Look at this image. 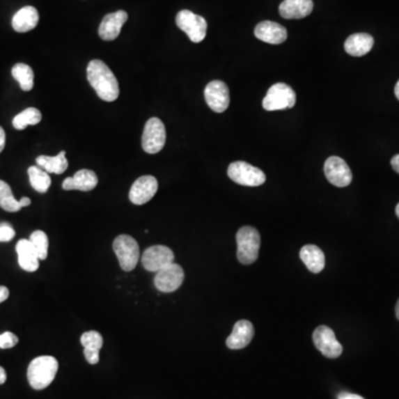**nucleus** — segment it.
<instances>
[{"instance_id":"11","label":"nucleus","mask_w":399,"mask_h":399,"mask_svg":"<svg viewBox=\"0 0 399 399\" xmlns=\"http://www.w3.org/2000/svg\"><path fill=\"white\" fill-rule=\"evenodd\" d=\"M324 173L326 179L337 187H347L353 180L350 166L340 157H331L325 161Z\"/></svg>"},{"instance_id":"6","label":"nucleus","mask_w":399,"mask_h":399,"mask_svg":"<svg viewBox=\"0 0 399 399\" xmlns=\"http://www.w3.org/2000/svg\"><path fill=\"white\" fill-rule=\"evenodd\" d=\"M295 91L285 84H275L269 88L263 99V108L266 111L285 110L295 106Z\"/></svg>"},{"instance_id":"12","label":"nucleus","mask_w":399,"mask_h":399,"mask_svg":"<svg viewBox=\"0 0 399 399\" xmlns=\"http://www.w3.org/2000/svg\"><path fill=\"white\" fill-rule=\"evenodd\" d=\"M141 261L147 271L159 272L174 263V253L164 245H155L144 251Z\"/></svg>"},{"instance_id":"13","label":"nucleus","mask_w":399,"mask_h":399,"mask_svg":"<svg viewBox=\"0 0 399 399\" xmlns=\"http://www.w3.org/2000/svg\"><path fill=\"white\" fill-rule=\"evenodd\" d=\"M204 98L208 106L217 114H222L230 106V91L226 82L213 80L204 90Z\"/></svg>"},{"instance_id":"9","label":"nucleus","mask_w":399,"mask_h":399,"mask_svg":"<svg viewBox=\"0 0 399 399\" xmlns=\"http://www.w3.org/2000/svg\"><path fill=\"white\" fill-rule=\"evenodd\" d=\"M313 342L315 347L327 359H337L343 353V346L337 341L333 329L327 326H318L313 333Z\"/></svg>"},{"instance_id":"38","label":"nucleus","mask_w":399,"mask_h":399,"mask_svg":"<svg viewBox=\"0 0 399 399\" xmlns=\"http://www.w3.org/2000/svg\"><path fill=\"white\" fill-rule=\"evenodd\" d=\"M20 207L22 208H26V207H29L30 204H31V200H30L29 198H20Z\"/></svg>"},{"instance_id":"30","label":"nucleus","mask_w":399,"mask_h":399,"mask_svg":"<svg viewBox=\"0 0 399 399\" xmlns=\"http://www.w3.org/2000/svg\"><path fill=\"white\" fill-rule=\"evenodd\" d=\"M29 241L35 247L36 252L38 254L39 260L44 261L48 256V249H49V241L48 237L44 231L37 230L30 235Z\"/></svg>"},{"instance_id":"37","label":"nucleus","mask_w":399,"mask_h":399,"mask_svg":"<svg viewBox=\"0 0 399 399\" xmlns=\"http://www.w3.org/2000/svg\"><path fill=\"white\" fill-rule=\"evenodd\" d=\"M6 380H7V373L3 367L0 366V385L5 384Z\"/></svg>"},{"instance_id":"4","label":"nucleus","mask_w":399,"mask_h":399,"mask_svg":"<svg viewBox=\"0 0 399 399\" xmlns=\"http://www.w3.org/2000/svg\"><path fill=\"white\" fill-rule=\"evenodd\" d=\"M114 251L123 271L131 272L136 269L140 260V249L136 240L125 234L119 235L114 239Z\"/></svg>"},{"instance_id":"24","label":"nucleus","mask_w":399,"mask_h":399,"mask_svg":"<svg viewBox=\"0 0 399 399\" xmlns=\"http://www.w3.org/2000/svg\"><path fill=\"white\" fill-rule=\"evenodd\" d=\"M299 256L307 269L314 274H318L325 267V256H324L323 251L316 245H305L302 247Z\"/></svg>"},{"instance_id":"2","label":"nucleus","mask_w":399,"mask_h":399,"mask_svg":"<svg viewBox=\"0 0 399 399\" xmlns=\"http://www.w3.org/2000/svg\"><path fill=\"white\" fill-rule=\"evenodd\" d=\"M59 364L52 356H39L28 366L27 378L30 386L36 391L47 389L54 382Z\"/></svg>"},{"instance_id":"25","label":"nucleus","mask_w":399,"mask_h":399,"mask_svg":"<svg viewBox=\"0 0 399 399\" xmlns=\"http://www.w3.org/2000/svg\"><path fill=\"white\" fill-rule=\"evenodd\" d=\"M36 162L39 166L44 169L48 173L63 174L68 169L69 163L65 158V151H60L59 155L56 157H48V155H40L36 159Z\"/></svg>"},{"instance_id":"23","label":"nucleus","mask_w":399,"mask_h":399,"mask_svg":"<svg viewBox=\"0 0 399 399\" xmlns=\"http://www.w3.org/2000/svg\"><path fill=\"white\" fill-rule=\"evenodd\" d=\"M374 38L368 33H354L346 39L345 52L353 57H361L372 50Z\"/></svg>"},{"instance_id":"27","label":"nucleus","mask_w":399,"mask_h":399,"mask_svg":"<svg viewBox=\"0 0 399 399\" xmlns=\"http://www.w3.org/2000/svg\"><path fill=\"white\" fill-rule=\"evenodd\" d=\"M28 175H29L30 185L37 192L46 193L47 191L49 190L52 179H50L48 172L41 170L37 166H30L28 169Z\"/></svg>"},{"instance_id":"19","label":"nucleus","mask_w":399,"mask_h":399,"mask_svg":"<svg viewBox=\"0 0 399 399\" xmlns=\"http://www.w3.org/2000/svg\"><path fill=\"white\" fill-rule=\"evenodd\" d=\"M17 256H18V263L24 271L33 272L39 269L38 254L36 252L35 247L31 244L29 240L22 239L18 241L16 245Z\"/></svg>"},{"instance_id":"35","label":"nucleus","mask_w":399,"mask_h":399,"mask_svg":"<svg viewBox=\"0 0 399 399\" xmlns=\"http://www.w3.org/2000/svg\"><path fill=\"white\" fill-rule=\"evenodd\" d=\"M6 144V133L3 127H0V153L3 152Z\"/></svg>"},{"instance_id":"26","label":"nucleus","mask_w":399,"mask_h":399,"mask_svg":"<svg viewBox=\"0 0 399 399\" xmlns=\"http://www.w3.org/2000/svg\"><path fill=\"white\" fill-rule=\"evenodd\" d=\"M11 74L17 81L19 82L20 88L24 91H30L33 88L35 75L30 65L26 63H17L13 67Z\"/></svg>"},{"instance_id":"39","label":"nucleus","mask_w":399,"mask_h":399,"mask_svg":"<svg viewBox=\"0 0 399 399\" xmlns=\"http://www.w3.org/2000/svg\"><path fill=\"white\" fill-rule=\"evenodd\" d=\"M395 95H396V98L399 100V80L396 86H395Z\"/></svg>"},{"instance_id":"8","label":"nucleus","mask_w":399,"mask_h":399,"mask_svg":"<svg viewBox=\"0 0 399 399\" xmlns=\"http://www.w3.org/2000/svg\"><path fill=\"white\" fill-rule=\"evenodd\" d=\"M166 127L159 118H151L144 125L142 134V148L150 155L160 152L166 146Z\"/></svg>"},{"instance_id":"14","label":"nucleus","mask_w":399,"mask_h":399,"mask_svg":"<svg viewBox=\"0 0 399 399\" xmlns=\"http://www.w3.org/2000/svg\"><path fill=\"white\" fill-rule=\"evenodd\" d=\"M158 187V180L152 175H143L133 183L129 192V198L136 205H143L155 196Z\"/></svg>"},{"instance_id":"17","label":"nucleus","mask_w":399,"mask_h":399,"mask_svg":"<svg viewBox=\"0 0 399 399\" xmlns=\"http://www.w3.org/2000/svg\"><path fill=\"white\" fill-rule=\"evenodd\" d=\"M256 37L266 44L280 45L288 39V31L280 24L273 22H262L254 30Z\"/></svg>"},{"instance_id":"36","label":"nucleus","mask_w":399,"mask_h":399,"mask_svg":"<svg viewBox=\"0 0 399 399\" xmlns=\"http://www.w3.org/2000/svg\"><path fill=\"white\" fill-rule=\"evenodd\" d=\"M391 166L397 173H399V155H394L391 160Z\"/></svg>"},{"instance_id":"5","label":"nucleus","mask_w":399,"mask_h":399,"mask_svg":"<svg viewBox=\"0 0 399 399\" xmlns=\"http://www.w3.org/2000/svg\"><path fill=\"white\" fill-rule=\"evenodd\" d=\"M228 175L232 181L244 187H260L266 181L261 169L251 166L244 161H235L228 166Z\"/></svg>"},{"instance_id":"16","label":"nucleus","mask_w":399,"mask_h":399,"mask_svg":"<svg viewBox=\"0 0 399 399\" xmlns=\"http://www.w3.org/2000/svg\"><path fill=\"white\" fill-rule=\"evenodd\" d=\"M98 185V177L93 170L82 169L75 173L74 177H69L63 181V189L65 191L79 190L89 192Z\"/></svg>"},{"instance_id":"15","label":"nucleus","mask_w":399,"mask_h":399,"mask_svg":"<svg viewBox=\"0 0 399 399\" xmlns=\"http://www.w3.org/2000/svg\"><path fill=\"white\" fill-rule=\"evenodd\" d=\"M128 20V14L125 10H118L106 15L99 27V36L104 41H112L119 37L123 25Z\"/></svg>"},{"instance_id":"22","label":"nucleus","mask_w":399,"mask_h":399,"mask_svg":"<svg viewBox=\"0 0 399 399\" xmlns=\"http://www.w3.org/2000/svg\"><path fill=\"white\" fill-rule=\"evenodd\" d=\"M38 10L33 6H26L15 14L11 25L17 33H28L38 25Z\"/></svg>"},{"instance_id":"7","label":"nucleus","mask_w":399,"mask_h":399,"mask_svg":"<svg viewBox=\"0 0 399 399\" xmlns=\"http://www.w3.org/2000/svg\"><path fill=\"white\" fill-rule=\"evenodd\" d=\"M175 22L178 27L185 31L189 39L194 44L201 42L207 36V20L192 11L187 9L180 11L175 17Z\"/></svg>"},{"instance_id":"21","label":"nucleus","mask_w":399,"mask_h":399,"mask_svg":"<svg viewBox=\"0 0 399 399\" xmlns=\"http://www.w3.org/2000/svg\"><path fill=\"white\" fill-rule=\"evenodd\" d=\"M82 346H84V357L87 359L88 363L91 365L98 364L99 353L104 346V338L101 336L99 331H86L81 335L80 338Z\"/></svg>"},{"instance_id":"33","label":"nucleus","mask_w":399,"mask_h":399,"mask_svg":"<svg viewBox=\"0 0 399 399\" xmlns=\"http://www.w3.org/2000/svg\"><path fill=\"white\" fill-rule=\"evenodd\" d=\"M338 399H365L364 397L359 396L357 394H352V393H347V391H343L337 397Z\"/></svg>"},{"instance_id":"28","label":"nucleus","mask_w":399,"mask_h":399,"mask_svg":"<svg viewBox=\"0 0 399 399\" xmlns=\"http://www.w3.org/2000/svg\"><path fill=\"white\" fill-rule=\"evenodd\" d=\"M42 119L41 112L38 109L27 108L20 114H17L13 120V125L17 130H25L28 125H36Z\"/></svg>"},{"instance_id":"31","label":"nucleus","mask_w":399,"mask_h":399,"mask_svg":"<svg viewBox=\"0 0 399 399\" xmlns=\"http://www.w3.org/2000/svg\"><path fill=\"white\" fill-rule=\"evenodd\" d=\"M18 342H19L18 337L11 331H5L3 334H0V348L3 350L15 347Z\"/></svg>"},{"instance_id":"3","label":"nucleus","mask_w":399,"mask_h":399,"mask_svg":"<svg viewBox=\"0 0 399 399\" xmlns=\"http://www.w3.org/2000/svg\"><path fill=\"white\" fill-rule=\"evenodd\" d=\"M237 260L240 263L250 265L258 260L261 237L252 226H243L237 233Z\"/></svg>"},{"instance_id":"40","label":"nucleus","mask_w":399,"mask_h":399,"mask_svg":"<svg viewBox=\"0 0 399 399\" xmlns=\"http://www.w3.org/2000/svg\"><path fill=\"white\" fill-rule=\"evenodd\" d=\"M396 318L399 320V299L396 304Z\"/></svg>"},{"instance_id":"32","label":"nucleus","mask_w":399,"mask_h":399,"mask_svg":"<svg viewBox=\"0 0 399 399\" xmlns=\"http://www.w3.org/2000/svg\"><path fill=\"white\" fill-rule=\"evenodd\" d=\"M16 235L14 228L7 223L0 224V242H10Z\"/></svg>"},{"instance_id":"10","label":"nucleus","mask_w":399,"mask_h":399,"mask_svg":"<svg viewBox=\"0 0 399 399\" xmlns=\"http://www.w3.org/2000/svg\"><path fill=\"white\" fill-rule=\"evenodd\" d=\"M185 281V271L179 264L172 263L164 269L157 272L155 285L163 293H172L182 285Z\"/></svg>"},{"instance_id":"1","label":"nucleus","mask_w":399,"mask_h":399,"mask_svg":"<svg viewBox=\"0 0 399 399\" xmlns=\"http://www.w3.org/2000/svg\"><path fill=\"white\" fill-rule=\"evenodd\" d=\"M87 78L99 98L107 102L117 100L120 93L119 82L104 61L91 60L87 67Z\"/></svg>"},{"instance_id":"18","label":"nucleus","mask_w":399,"mask_h":399,"mask_svg":"<svg viewBox=\"0 0 399 399\" xmlns=\"http://www.w3.org/2000/svg\"><path fill=\"white\" fill-rule=\"evenodd\" d=\"M254 336V327L247 320H241L235 323L232 334L226 340V346L230 350H242L247 347Z\"/></svg>"},{"instance_id":"41","label":"nucleus","mask_w":399,"mask_h":399,"mask_svg":"<svg viewBox=\"0 0 399 399\" xmlns=\"http://www.w3.org/2000/svg\"><path fill=\"white\" fill-rule=\"evenodd\" d=\"M396 215H397V217H398V219H399V203L397 204V207H396Z\"/></svg>"},{"instance_id":"20","label":"nucleus","mask_w":399,"mask_h":399,"mask_svg":"<svg viewBox=\"0 0 399 399\" xmlns=\"http://www.w3.org/2000/svg\"><path fill=\"white\" fill-rule=\"evenodd\" d=\"M313 7L312 0H284L279 11L285 19H302L311 15Z\"/></svg>"},{"instance_id":"29","label":"nucleus","mask_w":399,"mask_h":399,"mask_svg":"<svg viewBox=\"0 0 399 399\" xmlns=\"http://www.w3.org/2000/svg\"><path fill=\"white\" fill-rule=\"evenodd\" d=\"M0 208L7 212H18L20 207L19 201L14 198L10 185L0 180Z\"/></svg>"},{"instance_id":"34","label":"nucleus","mask_w":399,"mask_h":399,"mask_svg":"<svg viewBox=\"0 0 399 399\" xmlns=\"http://www.w3.org/2000/svg\"><path fill=\"white\" fill-rule=\"evenodd\" d=\"M9 297V290L6 286H0V303H3Z\"/></svg>"}]
</instances>
